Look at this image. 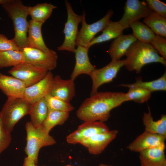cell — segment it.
<instances>
[{"mask_svg":"<svg viewBox=\"0 0 166 166\" xmlns=\"http://www.w3.org/2000/svg\"><path fill=\"white\" fill-rule=\"evenodd\" d=\"M127 101L125 93L123 92H98L82 102L76 112V115L84 122H104L110 117L112 109Z\"/></svg>","mask_w":166,"mask_h":166,"instance_id":"1","label":"cell"},{"mask_svg":"<svg viewBox=\"0 0 166 166\" xmlns=\"http://www.w3.org/2000/svg\"><path fill=\"white\" fill-rule=\"evenodd\" d=\"M124 60V65L129 71H135L139 73L145 65L152 63H159L164 66L166 61L159 55L152 45L148 43L137 40L129 48Z\"/></svg>","mask_w":166,"mask_h":166,"instance_id":"2","label":"cell"},{"mask_svg":"<svg viewBox=\"0 0 166 166\" xmlns=\"http://www.w3.org/2000/svg\"><path fill=\"white\" fill-rule=\"evenodd\" d=\"M2 6L12 20L15 32L13 39L22 51L28 46L27 33L29 25L27 19L29 15L28 6L24 5L19 0H12Z\"/></svg>","mask_w":166,"mask_h":166,"instance_id":"3","label":"cell"},{"mask_svg":"<svg viewBox=\"0 0 166 166\" xmlns=\"http://www.w3.org/2000/svg\"><path fill=\"white\" fill-rule=\"evenodd\" d=\"M32 106L22 98H7L0 111L2 126L6 133H11L15 124L29 114Z\"/></svg>","mask_w":166,"mask_h":166,"instance_id":"4","label":"cell"},{"mask_svg":"<svg viewBox=\"0 0 166 166\" xmlns=\"http://www.w3.org/2000/svg\"><path fill=\"white\" fill-rule=\"evenodd\" d=\"M25 128L27 136L24 150L27 156L33 159L36 164L40 149L43 147L53 145L56 141L41 126L35 128L29 121L26 123Z\"/></svg>","mask_w":166,"mask_h":166,"instance_id":"5","label":"cell"},{"mask_svg":"<svg viewBox=\"0 0 166 166\" xmlns=\"http://www.w3.org/2000/svg\"><path fill=\"white\" fill-rule=\"evenodd\" d=\"M67 18L65 24L63 32L64 40L62 44L57 48L58 50H65L74 53L76 45V41L79 31L78 26L81 22L82 15L76 13L73 9L71 4L65 1Z\"/></svg>","mask_w":166,"mask_h":166,"instance_id":"6","label":"cell"},{"mask_svg":"<svg viewBox=\"0 0 166 166\" xmlns=\"http://www.w3.org/2000/svg\"><path fill=\"white\" fill-rule=\"evenodd\" d=\"M113 14V11L109 10L101 19L92 24H88L86 21L85 13L84 11L82 15L81 27L78 31L76 40V45L87 48L95 36L105 27Z\"/></svg>","mask_w":166,"mask_h":166,"instance_id":"7","label":"cell"},{"mask_svg":"<svg viewBox=\"0 0 166 166\" xmlns=\"http://www.w3.org/2000/svg\"><path fill=\"white\" fill-rule=\"evenodd\" d=\"M48 72L45 69L24 62L12 67L8 73L22 81L27 87L42 79Z\"/></svg>","mask_w":166,"mask_h":166,"instance_id":"8","label":"cell"},{"mask_svg":"<svg viewBox=\"0 0 166 166\" xmlns=\"http://www.w3.org/2000/svg\"><path fill=\"white\" fill-rule=\"evenodd\" d=\"M25 62L45 69L48 71L55 69L57 66L58 56L56 52L52 49L47 52L28 46L22 50Z\"/></svg>","mask_w":166,"mask_h":166,"instance_id":"9","label":"cell"},{"mask_svg":"<svg viewBox=\"0 0 166 166\" xmlns=\"http://www.w3.org/2000/svg\"><path fill=\"white\" fill-rule=\"evenodd\" d=\"M124 65L123 60H112L104 67L92 71L89 75L92 83L90 96L97 93L98 88L102 85L112 82Z\"/></svg>","mask_w":166,"mask_h":166,"instance_id":"10","label":"cell"},{"mask_svg":"<svg viewBox=\"0 0 166 166\" xmlns=\"http://www.w3.org/2000/svg\"><path fill=\"white\" fill-rule=\"evenodd\" d=\"M124 10V13L118 22L124 29L129 28L133 22L147 17L152 11L145 1L139 0H127Z\"/></svg>","mask_w":166,"mask_h":166,"instance_id":"11","label":"cell"},{"mask_svg":"<svg viewBox=\"0 0 166 166\" xmlns=\"http://www.w3.org/2000/svg\"><path fill=\"white\" fill-rule=\"evenodd\" d=\"M109 130L108 127L104 122H84L76 130L68 135L66 140L69 144H79L82 140L95 134L106 132Z\"/></svg>","mask_w":166,"mask_h":166,"instance_id":"12","label":"cell"},{"mask_svg":"<svg viewBox=\"0 0 166 166\" xmlns=\"http://www.w3.org/2000/svg\"><path fill=\"white\" fill-rule=\"evenodd\" d=\"M118 133L117 130H113L97 133L82 140L79 144L86 147L90 153L98 155L116 137Z\"/></svg>","mask_w":166,"mask_h":166,"instance_id":"13","label":"cell"},{"mask_svg":"<svg viewBox=\"0 0 166 166\" xmlns=\"http://www.w3.org/2000/svg\"><path fill=\"white\" fill-rule=\"evenodd\" d=\"M53 76L51 71H48L46 76L36 83L25 90L23 98L33 105L45 97L49 92Z\"/></svg>","mask_w":166,"mask_h":166,"instance_id":"14","label":"cell"},{"mask_svg":"<svg viewBox=\"0 0 166 166\" xmlns=\"http://www.w3.org/2000/svg\"><path fill=\"white\" fill-rule=\"evenodd\" d=\"M74 80L63 79L59 75L53 77L49 94L62 100L70 102L76 95Z\"/></svg>","mask_w":166,"mask_h":166,"instance_id":"15","label":"cell"},{"mask_svg":"<svg viewBox=\"0 0 166 166\" xmlns=\"http://www.w3.org/2000/svg\"><path fill=\"white\" fill-rule=\"evenodd\" d=\"M166 137L144 131L127 147L130 151L139 152L165 143Z\"/></svg>","mask_w":166,"mask_h":166,"instance_id":"16","label":"cell"},{"mask_svg":"<svg viewBox=\"0 0 166 166\" xmlns=\"http://www.w3.org/2000/svg\"><path fill=\"white\" fill-rule=\"evenodd\" d=\"M75 53V64L70 76V78L74 80L81 74L89 75L95 69L90 61L88 56L89 49L80 45H77Z\"/></svg>","mask_w":166,"mask_h":166,"instance_id":"17","label":"cell"},{"mask_svg":"<svg viewBox=\"0 0 166 166\" xmlns=\"http://www.w3.org/2000/svg\"><path fill=\"white\" fill-rule=\"evenodd\" d=\"M165 143L139 152L141 166H166Z\"/></svg>","mask_w":166,"mask_h":166,"instance_id":"18","label":"cell"},{"mask_svg":"<svg viewBox=\"0 0 166 166\" xmlns=\"http://www.w3.org/2000/svg\"><path fill=\"white\" fill-rule=\"evenodd\" d=\"M26 86L23 82L12 76L0 72V89L7 98H22Z\"/></svg>","mask_w":166,"mask_h":166,"instance_id":"19","label":"cell"},{"mask_svg":"<svg viewBox=\"0 0 166 166\" xmlns=\"http://www.w3.org/2000/svg\"><path fill=\"white\" fill-rule=\"evenodd\" d=\"M137 40L132 34H122L112 42L107 52L112 60H120L132 44Z\"/></svg>","mask_w":166,"mask_h":166,"instance_id":"20","label":"cell"},{"mask_svg":"<svg viewBox=\"0 0 166 166\" xmlns=\"http://www.w3.org/2000/svg\"><path fill=\"white\" fill-rule=\"evenodd\" d=\"M29 22L27 46L44 52L49 51L50 49L45 44L42 35V27L43 24L36 22L32 20H30Z\"/></svg>","mask_w":166,"mask_h":166,"instance_id":"21","label":"cell"},{"mask_svg":"<svg viewBox=\"0 0 166 166\" xmlns=\"http://www.w3.org/2000/svg\"><path fill=\"white\" fill-rule=\"evenodd\" d=\"M124 29L118 21L113 22L110 20L102 31V34L95 37L89 44L87 48L89 49L95 44L115 39L122 34Z\"/></svg>","mask_w":166,"mask_h":166,"instance_id":"22","label":"cell"},{"mask_svg":"<svg viewBox=\"0 0 166 166\" xmlns=\"http://www.w3.org/2000/svg\"><path fill=\"white\" fill-rule=\"evenodd\" d=\"M142 121L145 131L166 137V115H162L160 118L155 121L149 108L148 112L144 113Z\"/></svg>","mask_w":166,"mask_h":166,"instance_id":"23","label":"cell"},{"mask_svg":"<svg viewBox=\"0 0 166 166\" xmlns=\"http://www.w3.org/2000/svg\"><path fill=\"white\" fill-rule=\"evenodd\" d=\"M57 8L51 3H39L34 6H28V12L32 20L43 24L50 17L53 10Z\"/></svg>","mask_w":166,"mask_h":166,"instance_id":"24","label":"cell"},{"mask_svg":"<svg viewBox=\"0 0 166 166\" xmlns=\"http://www.w3.org/2000/svg\"><path fill=\"white\" fill-rule=\"evenodd\" d=\"M48 112L45 97L32 105L29 115L30 122L34 127L38 128L42 125L47 116Z\"/></svg>","mask_w":166,"mask_h":166,"instance_id":"25","label":"cell"},{"mask_svg":"<svg viewBox=\"0 0 166 166\" xmlns=\"http://www.w3.org/2000/svg\"><path fill=\"white\" fill-rule=\"evenodd\" d=\"M120 86L129 87L130 86H136L144 89L151 93L158 91L166 90V72L159 78L155 80L144 81L140 77L136 78V82L130 84H121Z\"/></svg>","mask_w":166,"mask_h":166,"instance_id":"26","label":"cell"},{"mask_svg":"<svg viewBox=\"0 0 166 166\" xmlns=\"http://www.w3.org/2000/svg\"><path fill=\"white\" fill-rule=\"evenodd\" d=\"M143 22L155 34L166 38V18L152 11L144 18Z\"/></svg>","mask_w":166,"mask_h":166,"instance_id":"27","label":"cell"},{"mask_svg":"<svg viewBox=\"0 0 166 166\" xmlns=\"http://www.w3.org/2000/svg\"><path fill=\"white\" fill-rule=\"evenodd\" d=\"M130 27L132 30L134 37L142 42L150 44L156 35L148 26L138 21L132 23Z\"/></svg>","mask_w":166,"mask_h":166,"instance_id":"28","label":"cell"},{"mask_svg":"<svg viewBox=\"0 0 166 166\" xmlns=\"http://www.w3.org/2000/svg\"><path fill=\"white\" fill-rule=\"evenodd\" d=\"M22 51L20 50H9L0 52V68L15 66L24 62Z\"/></svg>","mask_w":166,"mask_h":166,"instance_id":"29","label":"cell"},{"mask_svg":"<svg viewBox=\"0 0 166 166\" xmlns=\"http://www.w3.org/2000/svg\"><path fill=\"white\" fill-rule=\"evenodd\" d=\"M69 112L49 111L46 118L41 126L45 131L49 133L55 126L64 124L69 118Z\"/></svg>","mask_w":166,"mask_h":166,"instance_id":"30","label":"cell"},{"mask_svg":"<svg viewBox=\"0 0 166 166\" xmlns=\"http://www.w3.org/2000/svg\"><path fill=\"white\" fill-rule=\"evenodd\" d=\"M48 110L57 111L70 113L74 107L68 102L47 94L45 97Z\"/></svg>","mask_w":166,"mask_h":166,"instance_id":"31","label":"cell"},{"mask_svg":"<svg viewBox=\"0 0 166 166\" xmlns=\"http://www.w3.org/2000/svg\"><path fill=\"white\" fill-rule=\"evenodd\" d=\"M125 93L128 101H132L138 103H142L147 101L151 96V93L140 87L130 86Z\"/></svg>","mask_w":166,"mask_h":166,"instance_id":"32","label":"cell"},{"mask_svg":"<svg viewBox=\"0 0 166 166\" xmlns=\"http://www.w3.org/2000/svg\"><path fill=\"white\" fill-rule=\"evenodd\" d=\"M150 44L158 54L166 60V39L165 38L155 35Z\"/></svg>","mask_w":166,"mask_h":166,"instance_id":"33","label":"cell"},{"mask_svg":"<svg viewBox=\"0 0 166 166\" xmlns=\"http://www.w3.org/2000/svg\"><path fill=\"white\" fill-rule=\"evenodd\" d=\"M149 8L154 12L166 18V4L159 0H146Z\"/></svg>","mask_w":166,"mask_h":166,"instance_id":"34","label":"cell"},{"mask_svg":"<svg viewBox=\"0 0 166 166\" xmlns=\"http://www.w3.org/2000/svg\"><path fill=\"white\" fill-rule=\"evenodd\" d=\"M11 140L10 133H6L3 128L0 111V155L9 146Z\"/></svg>","mask_w":166,"mask_h":166,"instance_id":"35","label":"cell"},{"mask_svg":"<svg viewBox=\"0 0 166 166\" xmlns=\"http://www.w3.org/2000/svg\"><path fill=\"white\" fill-rule=\"evenodd\" d=\"M9 50H20L13 40L9 39L3 34H0V52Z\"/></svg>","mask_w":166,"mask_h":166,"instance_id":"36","label":"cell"},{"mask_svg":"<svg viewBox=\"0 0 166 166\" xmlns=\"http://www.w3.org/2000/svg\"><path fill=\"white\" fill-rule=\"evenodd\" d=\"M36 164L34 160L28 156L24 159L22 166H36Z\"/></svg>","mask_w":166,"mask_h":166,"instance_id":"37","label":"cell"},{"mask_svg":"<svg viewBox=\"0 0 166 166\" xmlns=\"http://www.w3.org/2000/svg\"><path fill=\"white\" fill-rule=\"evenodd\" d=\"M12 0H0V5H2L7 3L11 2Z\"/></svg>","mask_w":166,"mask_h":166,"instance_id":"38","label":"cell"},{"mask_svg":"<svg viewBox=\"0 0 166 166\" xmlns=\"http://www.w3.org/2000/svg\"><path fill=\"white\" fill-rule=\"evenodd\" d=\"M98 166H112L104 164H101Z\"/></svg>","mask_w":166,"mask_h":166,"instance_id":"39","label":"cell"},{"mask_svg":"<svg viewBox=\"0 0 166 166\" xmlns=\"http://www.w3.org/2000/svg\"><path fill=\"white\" fill-rule=\"evenodd\" d=\"M74 166L68 164V165H65V166Z\"/></svg>","mask_w":166,"mask_h":166,"instance_id":"40","label":"cell"},{"mask_svg":"<svg viewBox=\"0 0 166 166\" xmlns=\"http://www.w3.org/2000/svg\"><path fill=\"white\" fill-rule=\"evenodd\" d=\"M36 166H38V165H36Z\"/></svg>","mask_w":166,"mask_h":166,"instance_id":"41","label":"cell"}]
</instances>
